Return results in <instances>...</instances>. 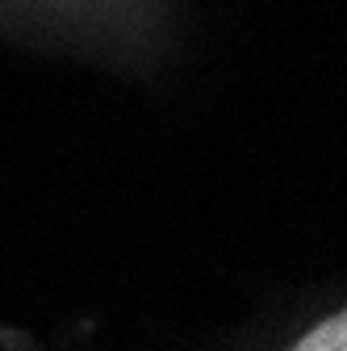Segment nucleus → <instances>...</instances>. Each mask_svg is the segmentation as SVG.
Segmentation results:
<instances>
[{"label": "nucleus", "mask_w": 347, "mask_h": 351, "mask_svg": "<svg viewBox=\"0 0 347 351\" xmlns=\"http://www.w3.org/2000/svg\"><path fill=\"white\" fill-rule=\"evenodd\" d=\"M289 351H347V310H339L335 318L318 322L306 339H297Z\"/></svg>", "instance_id": "obj_1"}]
</instances>
